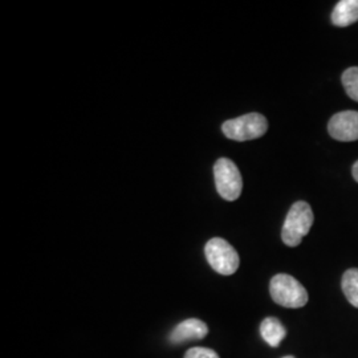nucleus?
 Instances as JSON below:
<instances>
[{
    "label": "nucleus",
    "mask_w": 358,
    "mask_h": 358,
    "mask_svg": "<svg viewBox=\"0 0 358 358\" xmlns=\"http://www.w3.org/2000/svg\"><path fill=\"white\" fill-rule=\"evenodd\" d=\"M315 222L310 206L304 201L296 202L288 211L282 224V239L288 247H297L307 236Z\"/></svg>",
    "instance_id": "f257e3e1"
},
{
    "label": "nucleus",
    "mask_w": 358,
    "mask_h": 358,
    "mask_svg": "<svg viewBox=\"0 0 358 358\" xmlns=\"http://www.w3.org/2000/svg\"><path fill=\"white\" fill-rule=\"evenodd\" d=\"M269 294L272 300L282 307L297 309L307 306V289L287 273H278L271 279Z\"/></svg>",
    "instance_id": "f03ea898"
},
{
    "label": "nucleus",
    "mask_w": 358,
    "mask_h": 358,
    "mask_svg": "<svg viewBox=\"0 0 358 358\" xmlns=\"http://www.w3.org/2000/svg\"><path fill=\"white\" fill-rule=\"evenodd\" d=\"M268 129L267 118L260 113L248 115L229 120L222 125L223 134L232 141H251L260 138Z\"/></svg>",
    "instance_id": "7ed1b4c3"
},
{
    "label": "nucleus",
    "mask_w": 358,
    "mask_h": 358,
    "mask_svg": "<svg viewBox=\"0 0 358 358\" xmlns=\"http://www.w3.org/2000/svg\"><path fill=\"white\" fill-rule=\"evenodd\" d=\"M205 255L211 268L224 276L234 275L241 266L236 250L222 238H213L207 242Z\"/></svg>",
    "instance_id": "20e7f679"
},
{
    "label": "nucleus",
    "mask_w": 358,
    "mask_h": 358,
    "mask_svg": "<svg viewBox=\"0 0 358 358\" xmlns=\"http://www.w3.org/2000/svg\"><path fill=\"white\" fill-rule=\"evenodd\" d=\"M214 178L219 195L226 201H236L243 190V179L238 166L229 159L220 158L214 165Z\"/></svg>",
    "instance_id": "39448f33"
},
{
    "label": "nucleus",
    "mask_w": 358,
    "mask_h": 358,
    "mask_svg": "<svg viewBox=\"0 0 358 358\" xmlns=\"http://www.w3.org/2000/svg\"><path fill=\"white\" fill-rule=\"evenodd\" d=\"M331 137L341 142L357 141L358 112L345 110L333 115L328 124Z\"/></svg>",
    "instance_id": "423d86ee"
},
{
    "label": "nucleus",
    "mask_w": 358,
    "mask_h": 358,
    "mask_svg": "<svg viewBox=\"0 0 358 358\" xmlns=\"http://www.w3.org/2000/svg\"><path fill=\"white\" fill-rule=\"evenodd\" d=\"M208 334V327L205 321L199 319H187L179 322L178 325L169 334L171 344H183L189 341L203 340Z\"/></svg>",
    "instance_id": "0eeeda50"
},
{
    "label": "nucleus",
    "mask_w": 358,
    "mask_h": 358,
    "mask_svg": "<svg viewBox=\"0 0 358 358\" xmlns=\"http://www.w3.org/2000/svg\"><path fill=\"white\" fill-rule=\"evenodd\" d=\"M332 23L336 27H349L358 22V0H341L333 8Z\"/></svg>",
    "instance_id": "6e6552de"
},
{
    "label": "nucleus",
    "mask_w": 358,
    "mask_h": 358,
    "mask_svg": "<svg viewBox=\"0 0 358 358\" xmlns=\"http://www.w3.org/2000/svg\"><path fill=\"white\" fill-rule=\"evenodd\" d=\"M260 334L269 346L278 348L285 338L287 331L279 319L267 317L260 324Z\"/></svg>",
    "instance_id": "1a4fd4ad"
},
{
    "label": "nucleus",
    "mask_w": 358,
    "mask_h": 358,
    "mask_svg": "<svg viewBox=\"0 0 358 358\" xmlns=\"http://www.w3.org/2000/svg\"><path fill=\"white\" fill-rule=\"evenodd\" d=\"M341 287L348 301L353 307L358 308V268H350L346 271L343 276Z\"/></svg>",
    "instance_id": "9d476101"
},
{
    "label": "nucleus",
    "mask_w": 358,
    "mask_h": 358,
    "mask_svg": "<svg viewBox=\"0 0 358 358\" xmlns=\"http://www.w3.org/2000/svg\"><path fill=\"white\" fill-rule=\"evenodd\" d=\"M341 80L348 96L358 103V66L348 68Z\"/></svg>",
    "instance_id": "9b49d317"
},
{
    "label": "nucleus",
    "mask_w": 358,
    "mask_h": 358,
    "mask_svg": "<svg viewBox=\"0 0 358 358\" xmlns=\"http://www.w3.org/2000/svg\"><path fill=\"white\" fill-rule=\"evenodd\" d=\"M185 358H220L215 350L210 349V348H202V346H196L192 348L186 352Z\"/></svg>",
    "instance_id": "f8f14e48"
},
{
    "label": "nucleus",
    "mask_w": 358,
    "mask_h": 358,
    "mask_svg": "<svg viewBox=\"0 0 358 358\" xmlns=\"http://www.w3.org/2000/svg\"><path fill=\"white\" fill-rule=\"evenodd\" d=\"M352 173H353V178L356 179L358 182V161L355 164V165H353Z\"/></svg>",
    "instance_id": "ddd939ff"
},
{
    "label": "nucleus",
    "mask_w": 358,
    "mask_h": 358,
    "mask_svg": "<svg viewBox=\"0 0 358 358\" xmlns=\"http://www.w3.org/2000/svg\"><path fill=\"white\" fill-rule=\"evenodd\" d=\"M282 358H294V357H292V356H287V357H282Z\"/></svg>",
    "instance_id": "4468645a"
}]
</instances>
